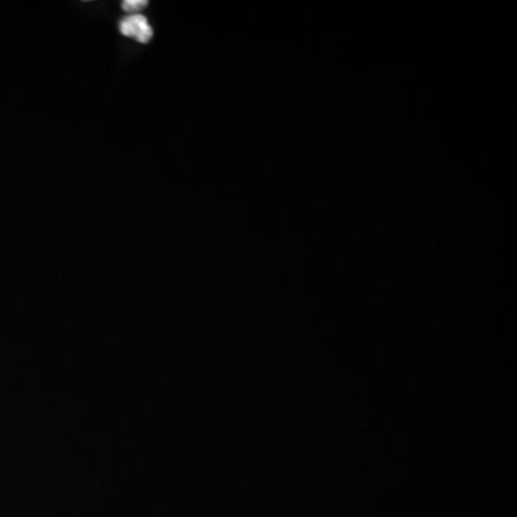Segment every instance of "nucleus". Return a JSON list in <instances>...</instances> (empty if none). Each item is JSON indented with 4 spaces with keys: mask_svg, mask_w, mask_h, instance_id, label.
I'll use <instances>...</instances> for the list:
<instances>
[{
    "mask_svg": "<svg viewBox=\"0 0 517 517\" xmlns=\"http://www.w3.org/2000/svg\"><path fill=\"white\" fill-rule=\"evenodd\" d=\"M120 32L127 38H134L137 42L147 43L154 36L152 27L145 16L135 13L128 15L120 22Z\"/></svg>",
    "mask_w": 517,
    "mask_h": 517,
    "instance_id": "obj_1",
    "label": "nucleus"
},
{
    "mask_svg": "<svg viewBox=\"0 0 517 517\" xmlns=\"http://www.w3.org/2000/svg\"><path fill=\"white\" fill-rule=\"evenodd\" d=\"M147 4H149V2H145V0H127L122 4V9L131 13V15H135L141 9H144Z\"/></svg>",
    "mask_w": 517,
    "mask_h": 517,
    "instance_id": "obj_2",
    "label": "nucleus"
}]
</instances>
